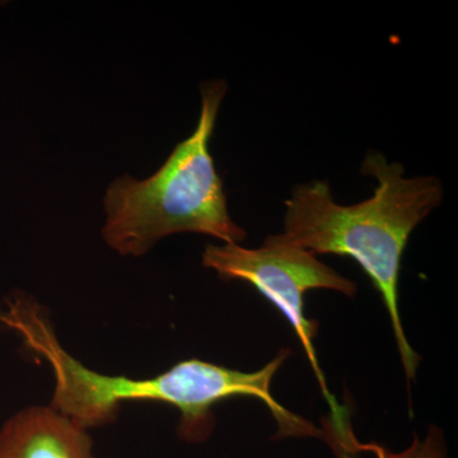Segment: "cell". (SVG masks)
Masks as SVG:
<instances>
[{"label": "cell", "instance_id": "7a4b0ae2", "mask_svg": "<svg viewBox=\"0 0 458 458\" xmlns=\"http://www.w3.org/2000/svg\"><path fill=\"white\" fill-rule=\"evenodd\" d=\"M375 177L373 197L354 205L334 200L327 180L295 186L285 201L286 242L315 255L348 256L367 274L390 316L394 340L409 381L420 357L406 339L399 310L401 262L410 236L442 204V181L406 177L405 168L382 153L370 152L360 167Z\"/></svg>", "mask_w": 458, "mask_h": 458}, {"label": "cell", "instance_id": "277c9868", "mask_svg": "<svg viewBox=\"0 0 458 458\" xmlns=\"http://www.w3.org/2000/svg\"><path fill=\"white\" fill-rule=\"evenodd\" d=\"M203 265L216 271L225 282H243L254 286L284 316L300 340L330 406L327 432L334 438H345L352 430L349 417L328 391L319 367L313 345L318 324L304 315V295L315 289H330L352 298L357 293V284L319 261L312 252L286 242L282 234L267 237L260 249H246L238 243L207 245Z\"/></svg>", "mask_w": 458, "mask_h": 458}, {"label": "cell", "instance_id": "3957f363", "mask_svg": "<svg viewBox=\"0 0 458 458\" xmlns=\"http://www.w3.org/2000/svg\"><path fill=\"white\" fill-rule=\"evenodd\" d=\"M227 89L223 80L201 86L197 128L174 147L155 174L146 180L126 174L108 186L102 234L114 251L137 258L162 238L176 233H200L238 245L245 240V229L229 214L225 186L210 153Z\"/></svg>", "mask_w": 458, "mask_h": 458}, {"label": "cell", "instance_id": "8992f818", "mask_svg": "<svg viewBox=\"0 0 458 458\" xmlns=\"http://www.w3.org/2000/svg\"><path fill=\"white\" fill-rule=\"evenodd\" d=\"M355 451L369 452L375 454L376 458H450L448 457L447 445H445V434L437 426H429L423 439L414 436V441L406 450L393 452L384 445L377 443H355Z\"/></svg>", "mask_w": 458, "mask_h": 458}, {"label": "cell", "instance_id": "6da1fadb", "mask_svg": "<svg viewBox=\"0 0 458 458\" xmlns=\"http://www.w3.org/2000/svg\"><path fill=\"white\" fill-rule=\"evenodd\" d=\"M3 321L22 336L35 354L53 370L51 408L83 429L113 423L120 405L128 401H153L179 410L177 432L183 441L201 443L213 432L212 409L232 397L261 400L278 424V438L306 437L311 423L274 399L271 382L291 351L279 352L255 372H241L200 360H188L148 378L107 376L87 369L60 345L41 307L27 300L9 304Z\"/></svg>", "mask_w": 458, "mask_h": 458}, {"label": "cell", "instance_id": "5b68a950", "mask_svg": "<svg viewBox=\"0 0 458 458\" xmlns=\"http://www.w3.org/2000/svg\"><path fill=\"white\" fill-rule=\"evenodd\" d=\"M92 439L51 406L18 412L0 429V458H95Z\"/></svg>", "mask_w": 458, "mask_h": 458}]
</instances>
